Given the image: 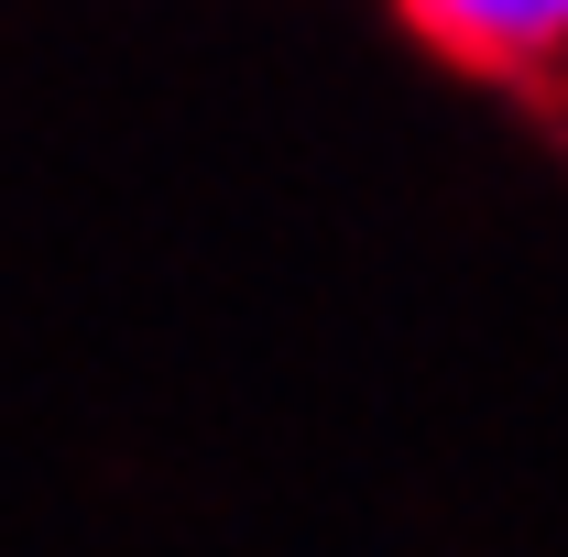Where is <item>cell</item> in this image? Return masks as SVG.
I'll return each mask as SVG.
<instances>
[{"label":"cell","instance_id":"1","mask_svg":"<svg viewBox=\"0 0 568 557\" xmlns=\"http://www.w3.org/2000/svg\"><path fill=\"white\" fill-rule=\"evenodd\" d=\"M437 67L525 88V99H568V0H394Z\"/></svg>","mask_w":568,"mask_h":557}]
</instances>
